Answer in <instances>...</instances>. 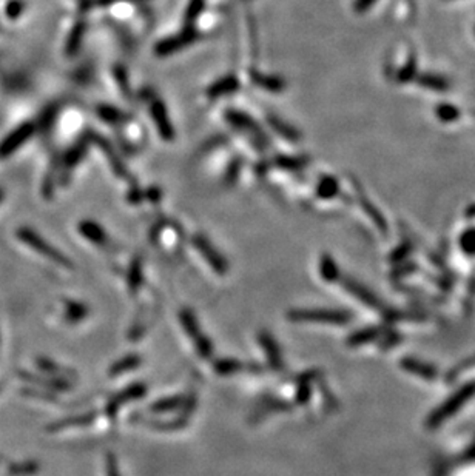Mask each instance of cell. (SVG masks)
Instances as JSON below:
<instances>
[{"label":"cell","instance_id":"cell-1","mask_svg":"<svg viewBox=\"0 0 475 476\" xmlns=\"http://www.w3.org/2000/svg\"><path fill=\"white\" fill-rule=\"evenodd\" d=\"M19 238L27 244L28 247H31L35 252L44 255L49 261H53L54 264L64 267V269H71L73 264L68 257H65V255H62L59 250H56L53 245H49L47 240L42 239L40 236H37L35 231L30 230V228H22L19 231Z\"/></svg>","mask_w":475,"mask_h":476},{"label":"cell","instance_id":"cell-2","mask_svg":"<svg viewBox=\"0 0 475 476\" xmlns=\"http://www.w3.org/2000/svg\"><path fill=\"white\" fill-rule=\"evenodd\" d=\"M179 321L182 324V327H184L187 335L191 338V341H193V344L196 346L198 352L201 353V356L203 358H210L213 355V346H212V342L207 339V336L203 335V331H201V329H199L195 315L191 313L190 310H187V308H184V310H182L181 315H179Z\"/></svg>","mask_w":475,"mask_h":476},{"label":"cell","instance_id":"cell-3","mask_svg":"<svg viewBox=\"0 0 475 476\" xmlns=\"http://www.w3.org/2000/svg\"><path fill=\"white\" fill-rule=\"evenodd\" d=\"M193 245L198 250V252H201L205 261L212 265V269L218 273V274H226L229 271V265L227 261L224 259L218 252H216V248L208 242L204 236H195L193 238Z\"/></svg>","mask_w":475,"mask_h":476},{"label":"cell","instance_id":"cell-4","mask_svg":"<svg viewBox=\"0 0 475 476\" xmlns=\"http://www.w3.org/2000/svg\"><path fill=\"white\" fill-rule=\"evenodd\" d=\"M289 319L299 322H332L341 324L346 322V315L339 312H327V310H295L289 313Z\"/></svg>","mask_w":475,"mask_h":476},{"label":"cell","instance_id":"cell-5","mask_svg":"<svg viewBox=\"0 0 475 476\" xmlns=\"http://www.w3.org/2000/svg\"><path fill=\"white\" fill-rule=\"evenodd\" d=\"M196 39H198L196 30L193 27H188L187 30L179 32L178 36H173V37H169V39L160 42V44H157V47H156V53L160 56L176 53V51H179L181 48L190 45L191 42H195Z\"/></svg>","mask_w":475,"mask_h":476},{"label":"cell","instance_id":"cell-6","mask_svg":"<svg viewBox=\"0 0 475 476\" xmlns=\"http://www.w3.org/2000/svg\"><path fill=\"white\" fill-rule=\"evenodd\" d=\"M150 111H152V116L155 119V123L157 130H160V135L165 140H172L174 138V131L172 123L169 121V114L165 111V106L161 102H153L152 106H150Z\"/></svg>","mask_w":475,"mask_h":476},{"label":"cell","instance_id":"cell-7","mask_svg":"<svg viewBox=\"0 0 475 476\" xmlns=\"http://www.w3.org/2000/svg\"><path fill=\"white\" fill-rule=\"evenodd\" d=\"M79 231L80 235L90 240L91 244H95L97 247H105L108 244V236L104 231L101 225L96 224L95 221H83L79 224Z\"/></svg>","mask_w":475,"mask_h":476},{"label":"cell","instance_id":"cell-8","mask_svg":"<svg viewBox=\"0 0 475 476\" xmlns=\"http://www.w3.org/2000/svg\"><path fill=\"white\" fill-rule=\"evenodd\" d=\"M227 119L233 125V127L252 133V135H255L258 138H261L263 140H265L263 131L255 123V121L252 118H250V116H247L244 113H239V111H227Z\"/></svg>","mask_w":475,"mask_h":476},{"label":"cell","instance_id":"cell-9","mask_svg":"<svg viewBox=\"0 0 475 476\" xmlns=\"http://www.w3.org/2000/svg\"><path fill=\"white\" fill-rule=\"evenodd\" d=\"M260 344L264 348L265 355H267L269 362L272 365V369H277L279 370L282 367V359H281V353H279V348L277 346V342H275L273 336L267 331H263L260 333Z\"/></svg>","mask_w":475,"mask_h":476},{"label":"cell","instance_id":"cell-10","mask_svg":"<svg viewBox=\"0 0 475 476\" xmlns=\"http://www.w3.org/2000/svg\"><path fill=\"white\" fill-rule=\"evenodd\" d=\"M32 131H35L32 125H23L19 130H16L10 138H6L4 145L0 147V154H10L14 149H18L22 142L27 140L32 135Z\"/></svg>","mask_w":475,"mask_h":476},{"label":"cell","instance_id":"cell-11","mask_svg":"<svg viewBox=\"0 0 475 476\" xmlns=\"http://www.w3.org/2000/svg\"><path fill=\"white\" fill-rule=\"evenodd\" d=\"M239 90V80L235 76H226L220 79L216 83L207 90V96L210 99H216L221 96H226L230 93H235V91Z\"/></svg>","mask_w":475,"mask_h":476},{"label":"cell","instance_id":"cell-12","mask_svg":"<svg viewBox=\"0 0 475 476\" xmlns=\"http://www.w3.org/2000/svg\"><path fill=\"white\" fill-rule=\"evenodd\" d=\"M90 310L87 305L82 303H76V300H66L65 305V319L70 324H79L80 321L85 319Z\"/></svg>","mask_w":475,"mask_h":476},{"label":"cell","instance_id":"cell-13","mask_svg":"<svg viewBox=\"0 0 475 476\" xmlns=\"http://www.w3.org/2000/svg\"><path fill=\"white\" fill-rule=\"evenodd\" d=\"M269 123L270 127L278 133L279 136L286 138L287 140H299L301 139V135H299V131H296L291 125L286 123L284 121H281L278 116H269Z\"/></svg>","mask_w":475,"mask_h":476},{"label":"cell","instance_id":"cell-14","mask_svg":"<svg viewBox=\"0 0 475 476\" xmlns=\"http://www.w3.org/2000/svg\"><path fill=\"white\" fill-rule=\"evenodd\" d=\"M416 82L424 88L435 91H445L449 88V82L445 78L437 76V74H420V76H416Z\"/></svg>","mask_w":475,"mask_h":476},{"label":"cell","instance_id":"cell-15","mask_svg":"<svg viewBox=\"0 0 475 476\" xmlns=\"http://www.w3.org/2000/svg\"><path fill=\"white\" fill-rule=\"evenodd\" d=\"M182 405H184V396H169V398H164L161 401H157V403H155L152 407V412L167 413V412L176 410V408Z\"/></svg>","mask_w":475,"mask_h":476},{"label":"cell","instance_id":"cell-16","mask_svg":"<svg viewBox=\"0 0 475 476\" xmlns=\"http://www.w3.org/2000/svg\"><path fill=\"white\" fill-rule=\"evenodd\" d=\"M96 142H97L99 145L102 147V149L105 152V154L108 156V161H110V164L113 165V170L116 171V174H118V176H121V178H127V176H128L127 170L124 169V165L121 164V161H119L118 156H116V153L112 149V147L108 145V142L104 140L102 138H96Z\"/></svg>","mask_w":475,"mask_h":476},{"label":"cell","instance_id":"cell-17","mask_svg":"<svg viewBox=\"0 0 475 476\" xmlns=\"http://www.w3.org/2000/svg\"><path fill=\"white\" fill-rule=\"evenodd\" d=\"M139 364H140V358L139 356H136V355L125 356V358L121 359V361H118V362H116L112 367L110 374H113V377H119V374H122V373H127L130 370H135Z\"/></svg>","mask_w":475,"mask_h":476},{"label":"cell","instance_id":"cell-18","mask_svg":"<svg viewBox=\"0 0 475 476\" xmlns=\"http://www.w3.org/2000/svg\"><path fill=\"white\" fill-rule=\"evenodd\" d=\"M252 79L258 87H263L269 91H281L284 88V82L275 76H264V74L260 73H252Z\"/></svg>","mask_w":475,"mask_h":476},{"label":"cell","instance_id":"cell-19","mask_svg":"<svg viewBox=\"0 0 475 476\" xmlns=\"http://www.w3.org/2000/svg\"><path fill=\"white\" fill-rule=\"evenodd\" d=\"M145 391H147V387L144 386V384H133V386H130L127 390H124L121 395L114 398V403H118L121 405L124 403H127V401L139 399L145 395Z\"/></svg>","mask_w":475,"mask_h":476},{"label":"cell","instance_id":"cell-20","mask_svg":"<svg viewBox=\"0 0 475 476\" xmlns=\"http://www.w3.org/2000/svg\"><path fill=\"white\" fill-rule=\"evenodd\" d=\"M307 164H309V159L291 156H279L277 157V161H275V165H278L284 170H301Z\"/></svg>","mask_w":475,"mask_h":476},{"label":"cell","instance_id":"cell-21","mask_svg":"<svg viewBox=\"0 0 475 476\" xmlns=\"http://www.w3.org/2000/svg\"><path fill=\"white\" fill-rule=\"evenodd\" d=\"M143 286V269H140V262L133 261L130 270H128V288L131 293H135L136 290L140 288Z\"/></svg>","mask_w":475,"mask_h":476},{"label":"cell","instance_id":"cell-22","mask_svg":"<svg viewBox=\"0 0 475 476\" xmlns=\"http://www.w3.org/2000/svg\"><path fill=\"white\" fill-rule=\"evenodd\" d=\"M241 367L243 365L236 359H221V361L215 364V370L222 374V377H229V374L239 372Z\"/></svg>","mask_w":475,"mask_h":476},{"label":"cell","instance_id":"cell-23","mask_svg":"<svg viewBox=\"0 0 475 476\" xmlns=\"http://www.w3.org/2000/svg\"><path fill=\"white\" fill-rule=\"evenodd\" d=\"M97 114L101 116V118L108 123H118V122H122V119H124V114L118 110V108L108 106V105L99 106Z\"/></svg>","mask_w":475,"mask_h":476},{"label":"cell","instance_id":"cell-24","mask_svg":"<svg viewBox=\"0 0 475 476\" xmlns=\"http://www.w3.org/2000/svg\"><path fill=\"white\" fill-rule=\"evenodd\" d=\"M437 116L440 118V121H443V122H454L455 119L460 118V110L455 108L454 105L441 104L437 108Z\"/></svg>","mask_w":475,"mask_h":476},{"label":"cell","instance_id":"cell-25","mask_svg":"<svg viewBox=\"0 0 475 476\" xmlns=\"http://www.w3.org/2000/svg\"><path fill=\"white\" fill-rule=\"evenodd\" d=\"M338 191V183L333 178H323L318 185V196L320 197H332L335 196Z\"/></svg>","mask_w":475,"mask_h":476},{"label":"cell","instance_id":"cell-26","mask_svg":"<svg viewBox=\"0 0 475 476\" xmlns=\"http://www.w3.org/2000/svg\"><path fill=\"white\" fill-rule=\"evenodd\" d=\"M83 31H85V23H83V22H79L76 27H74V30L71 31V36L68 39V54H73V53L78 51L79 44L82 40V36H83Z\"/></svg>","mask_w":475,"mask_h":476},{"label":"cell","instance_id":"cell-27","mask_svg":"<svg viewBox=\"0 0 475 476\" xmlns=\"http://www.w3.org/2000/svg\"><path fill=\"white\" fill-rule=\"evenodd\" d=\"M415 76H416V62H415V57L411 56L409 62H407V63L403 66V68H402V71L398 73L397 80H398V82H409V80H412Z\"/></svg>","mask_w":475,"mask_h":476},{"label":"cell","instance_id":"cell-28","mask_svg":"<svg viewBox=\"0 0 475 476\" xmlns=\"http://www.w3.org/2000/svg\"><path fill=\"white\" fill-rule=\"evenodd\" d=\"M205 2L204 0H190V4L187 5V11H186V19L188 23L195 22L198 19V16L203 13Z\"/></svg>","mask_w":475,"mask_h":476},{"label":"cell","instance_id":"cell-29","mask_svg":"<svg viewBox=\"0 0 475 476\" xmlns=\"http://www.w3.org/2000/svg\"><path fill=\"white\" fill-rule=\"evenodd\" d=\"M83 154H85V144H79V145H76L74 148H71L70 152H68V154H66V157H65L66 166L78 165L82 161Z\"/></svg>","mask_w":475,"mask_h":476},{"label":"cell","instance_id":"cell-30","mask_svg":"<svg viewBox=\"0 0 475 476\" xmlns=\"http://www.w3.org/2000/svg\"><path fill=\"white\" fill-rule=\"evenodd\" d=\"M107 476H121L118 463H116V458L112 453L107 455Z\"/></svg>","mask_w":475,"mask_h":476},{"label":"cell","instance_id":"cell-31","mask_svg":"<svg viewBox=\"0 0 475 476\" xmlns=\"http://www.w3.org/2000/svg\"><path fill=\"white\" fill-rule=\"evenodd\" d=\"M238 173H239V161L232 162V165L229 166V171L226 174V182L229 183V185L235 182V179L238 178Z\"/></svg>","mask_w":475,"mask_h":476},{"label":"cell","instance_id":"cell-32","mask_svg":"<svg viewBox=\"0 0 475 476\" xmlns=\"http://www.w3.org/2000/svg\"><path fill=\"white\" fill-rule=\"evenodd\" d=\"M375 2H377V0H356L354 5V10L355 13H364V11H368Z\"/></svg>","mask_w":475,"mask_h":476},{"label":"cell","instance_id":"cell-33","mask_svg":"<svg viewBox=\"0 0 475 476\" xmlns=\"http://www.w3.org/2000/svg\"><path fill=\"white\" fill-rule=\"evenodd\" d=\"M116 79L119 80V83H121L122 90L125 91V93L128 94V85H127V78H125V71H122L121 68L116 70Z\"/></svg>","mask_w":475,"mask_h":476},{"label":"cell","instance_id":"cell-34","mask_svg":"<svg viewBox=\"0 0 475 476\" xmlns=\"http://www.w3.org/2000/svg\"><path fill=\"white\" fill-rule=\"evenodd\" d=\"M79 6L82 8L83 11H87L90 8V0H79Z\"/></svg>","mask_w":475,"mask_h":476}]
</instances>
